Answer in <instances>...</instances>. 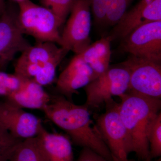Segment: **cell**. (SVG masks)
Segmentation results:
<instances>
[{
	"instance_id": "11",
	"label": "cell",
	"mask_w": 161,
	"mask_h": 161,
	"mask_svg": "<svg viewBox=\"0 0 161 161\" xmlns=\"http://www.w3.org/2000/svg\"><path fill=\"white\" fill-rule=\"evenodd\" d=\"M161 21V0H140L126 11L108 36L111 41L122 40L139 26Z\"/></svg>"
},
{
	"instance_id": "20",
	"label": "cell",
	"mask_w": 161,
	"mask_h": 161,
	"mask_svg": "<svg viewBox=\"0 0 161 161\" xmlns=\"http://www.w3.org/2000/svg\"><path fill=\"white\" fill-rule=\"evenodd\" d=\"M132 0H108L105 24L115 26L126 12Z\"/></svg>"
},
{
	"instance_id": "15",
	"label": "cell",
	"mask_w": 161,
	"mask_h": 161,
	"mask_svg": "<svg viewBox=\"0 0 161 161\" xmlns=\"http://www.w3.org/2000/svg\"><path fill=\"white\" fill-rule=\"evenodd\" d=\"M6 100L22 108L43 110L51 98L43 86L32 79H26L21 88Z\"/></svg>"
},
{
	"instance_id": "17",
	"label": "cell",
	"mask_w": 161,
	"mask_h": 161,
	"mask_svg": "<svg viewBox=\"0 0 161 161\" xmlns=\"http://www.w3.org/2000/svg\"><path fill=\"white\" fill-rule=\"evenodd\" d=\"M9 161H45L39 150L35 138L24 140L16 145L9 156Z\"/></svg>"
},
{
	"instance_id": "18",
	"label": "cell",
	"mask_w": 161,
	"mask_h": 161,
	"mask_svg": "<svg viewBox=\"0 0 161 161\" xmlns=\"http://www.w3.org/2000/svg\"><path fill=\"white\" fill-rule=\"evenodd\" d=\"M68 53L63 52L47 62L32 80L43 86L51 84L56 77L57 68Z\"/></svg>"
},
{
	"instance_id": "16",
	"label": "cell",
	"mask_w": 161,
	"mask_h": 161,
	"mask_svg": "<svg viewBox=\"0 0 161 161\" xmlns=\"http://www.w3.org/2000/svg\"><path fill=\"white\" fill-rule=\"evenodd\" d=\"M111 39L108 36L90 44L78 56L93 70L98 77L110 67Z\"/></svg>"
},
{
	"instance_id": "23",
	"label": "cell",
	"mask_w": 161,
	"mask_h": 161,
	"mask_svg": "<svg viewBox=\"0 0 161 161\" xmlns=\"http://www.w3.org/2000/svg\"><path fill=\"white\" fill-rule=\"evenodd\" d=\"M108 0H91V8L96 25L105 24Z\"/></svg>"
},
{
	"instance_id": "7",
	"label": "cell",
	"mask_w": 161,
	"mask_h": 161,
	"mask_svg": "<svg viewBox=\"0 0 161 161\" xmlns=\"http://www.w3.org/2000/svg\"><path fill=\"white\" fill-rule=\"evenodd\" d=\"M120 64L130 75L128 91L161 99V63L130 55Z\"/></svg>"
},
{
	"instance_id": "28",
	"label": "cell",
	"mask_w": 161,
	"mask_h": 161,
	"mask_svg": "<svg viewBox=\"0 0 161 161\" xmlns=\"http://www.w3.org/2000/svg\"><path fill=\"white\" fill-rule=\"evenodd\" d=\"M142 161H161V158H159L157 159L154 160H153L152 159H148Z\"/></svg>"
},
{
	"instance_id": "25",
	"label": "cell",
	"mask_w": 161,
	"mask_h": 161,
	"mask_svg": "<svg viewBox=\"0 0 161 161\" xmlns=\"http://www.w3.org/2000/svg\"><path fill=\"white\" fill-rule=\"evenodd\" d=\"M77 161H109L88 148H83Z\"/></svg>"
},
{
	"instance_id": "24",
	"label": "cell",
	"mask_w": 161,
	"mask_h": 161,
	"mask_svg": "<svg viewBox=\"0 0 161 161\" xmlns=\"http://www.w3.org/2000/svg\"><path fill=\"white\" fill-rule=\"evenodd\" d=\"M21 141L13 136L0 124V157L11 150Z\"/></svg>"
},
{
	"instance_id": "21",
	"label": "cell",
	"mask_w": 161,
	"mask_h": 161,
	"mask_svg": "<svg viewBox=\"0 0 161 161\" xmlns=\"http://www.w3.org/2000/svg\"><path fill=\"white\" fill-rule=\"evenodd\" d=\"M26 79L14 74L0 71V96L8 97L19 89Z\"/></svg>"
},
{
	"instance_id": "12",
	"label": "cell",
	"mask_w": 161,
	"mask_h": 161,
	"mask_svg": "<svg viewBox=\"0 0 161 161\" xmlns=\"http://www.w3.org/2000/svg\"><path fill=\"white\" fill-rule=\"evenodd\" d=\"M65 51L69 52L53 42H38L31 45L21 53L15 64L14 73L32 80L47 62Z\"/></svg>"
},
{
	"instance_id": "14",
	"label": "cell",
	"mask_w": 161,
	"mask_h": 161,
	"mask_svg": "<svg viewBox=\"0 0 161 161\" xmlns=\"http://www.w3.org/2000/svg\"><path fill=\"white\" fill-rule=\"evenodd\" d=\"M35 139L45 161H74L72 142L67 135L52 133L43 127Z\"/></svg>"
},
{
	"instance_id": "22",
	"label": "cell",
	"mask_w": 161,
	"mask_h": 161,
	"mask_svg": "<svg viewBox=\"0 0 161 161\" xmlns=\"http://www.w3.org/2000/svg\"><path fill=\"white\" fill-rule=\"evenodd\" d=\"M41 2L43 6L51 11L63 24L70 12L72 0H41Z\"/></svg>"
},
{
	"instance_id": "1",
	"label": "cell",
	"mask_w": 161,
	"mask_h": 161,
	"mask_svg": "<svg viewBox=\"0 0 161 161\" xmlns=\"http://www.w3.org/2000/svg\"><path fill=\"white\" fill-rule=\"evenodd\" d=\"M42 111L47 118L66 132L72 143L89 148L108 160L113 161L85 105L76 104L60 94L51 96Z\"/></svg>"
},
{
	"instance_id": "10",
	"label": "cell",
	"mask_w": 161,
	"mask_h": 161,
	"mask_svg": "<svg viewBox=\"0 0 161 161\" xmlns=\"http://www.w3.org/2000/svg\"><path fill=\"white\" fill-rule=\"evenodd\" d=\"M0 124L22 141L35 138L43 127L40 119L7 100L0 102Z\"/></svg>"
},
{
	"instance_id": "3",
	"label": "cell",
	"mask_w": 161,
	"mask_h": 161,
	"mask_svg": "<svg viewBox=\"0 0 161 161\" xmlns=\"http://www.w3.org/2000/svg\"><path fill=\"white\" fill-rule=\"evenodd\" d=\"M18 5V23L23 34L31 36L38 42H53L60 45L59 29L62 24L51 11L30 0H24Z\"/></svg>"
},
{
	"instance_id": "6",
	"label": "cell",
	"mask_w": 161,
	"mask_h": 161,
	"mask_svg": "<svg viewBox=\"0 0 161 161\" xmlns=\"http://www.w3.org/2000/svg\"><path fill=\"white\" fill-rule=\"evenodd\" d=\"M91 0H72L70 15L62 33L60 46L68 52L80 53L91 44Z\"/></svg>"
},
{
	"instance_id": "19",
	"label": "cell",
	"mask_w": 161,
	"mask_h": 161,
	"mask_svg": "<svg viewBox=\"0 0 161 161\" xmlns=\"http://www.w3.org/2000/svg\"><path fill=\"white\" fill-rule=\"evenodd\" d=\"M150 148V158H160L161 156V112L158 113L150 124L147 135Z\"/></svg>"
},
{
	"instance_id": "5",
	"label": "cell",
	"mask_w": 161,
	"mask_h": 161,
	"mask_svg": "<svg viewBox=\"0 0 161 161\" xmlns=\"http://www.w3.org/2000/svg\"><path fill=\"white\" fill-rule=\"evenodd\" d=\"M130 75L121 64L109 67L103 74L84 87L89 109L96 108L113 100L114 96H120L129 89Z\"/></svg>"
},
{
	"instance_id": "8",
	"label": "cell",
	"mask_w": 161,
	"mask_h": 161,
	"mask_svg": "<svg viewBox=\"0 0 161 161\" xmlns=\"http://www.w3.org/2000/svg\"><path fill=\"white\" fill-rule=\"evenodd\" d=\"M121 50L161 63V21L139 26L121 40Z\"/></svg>"
},
{
	"instance_id": "4",
	"label": "cell",
	"mask_w": 161,
	"mask_h": 161,
	"mask_svg": "<svg viewBox=\"0 0 161 161\" xmlns=\"http://www.w3.org/2000/svg\"><path fill=\"white\" fill-rule=\"evenodd\" d=\"M118 104L114 100L106 104L105 112L95 117V125L113 161H132L129 158L133 152L132 142L119 116Z\"/></svg>"
},
{
	"instance_id": "9",
	"label": "cell",
	"mask_w": 161,
	"mask_h": 161,
	"mask_svg": "<svg viewBox=\"0 0 161 161\" xmlns=\"http://www.w3.org/2000/svg\"><path fill=\"white\" fill-rule=\"evenodd\" d=\"M18 13L6 8L0 15V69H6L15 56L30 43L24 38L18 23Z\"/></svg>"
},
{
	"instance_id": "2",
	"label": "cell",
	"mask_w": 161,
	"mask_h": 161,
	"mask_svg": "<svg viewBox=\"0 0 161 161\" xmlns=\"http://www.w3.org/2000/svg\"><path fill=\"white\" fill-rule=\"evenodd\" d=\"M119 97V116L131 139L133 152L142 161L151 159L147 132L153 120L160 112L161 99L129 91Z\"/></svg>"
},
{
	"instance_id": "26",
	"label": "cell",
	"mask_w": 161,
	"mask_h": 161,
	"mask_svg": "<svg viewBox=\"0 0 161 161\" xmlns=\"http://www.w3.org/2000/svg\"><path fill=\"white\" fill-rule=\"evenodd\" d=\"M14 147L12 148L11 150L7 151L6 153H4L2 156L0 157V161H9V156L11 154L12 151L14 149Z\"/></svg>"
},
{
	"instance_id": "27",
	"label": "cell",
	"mask_w": 161,
	"mask_h": 161,
	"mask_svg": "<svg viewBox=\"0 0 161 161\" xmlns=\"http://www.w3.org/2000/svg\"><path fill=\"white\" fill-rule=\"evenodd\" d=\"M6 6L5 5V0H0V15L5 10Z\"/></svg>"
},
{
	"instance_id": "13",
	"label": "cell",
	"mask_w": 161,
	"mask_h": 161,
	"mask_svg": "<svg viewBox=\"0 0 161 161\" xmlns=\"http://www.w3.org/2000/svg\"><path fill=\"white\" fill-rule=\"evenodd\" d=\"M97 77L92 68L76 55L60 73L56 88L60 95L72 101L73 95L79 93V89L84 87Z\"/></svg>"
},
{
	"instance_id": "29",
	"label": "cell",
	"mask_w": 161,
	"mask_h": 161,
	"mask_svg": "<svg viewBox=\"0 0 161 161\" xmlns=\"http://www.w3.org/2000/svg\"><path fill=\"white\" fill-rule=\"evenodd\" d=\"M14 1H16L18 3H20V2H22V1H24V0H14Z\"/></svg>"
}]
</instances>
